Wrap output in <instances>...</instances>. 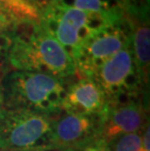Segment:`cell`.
<instances>
[{
    "label": "cell",
    "instance_id": "obj_1",
    "mask_svg": "<svg viewBox=\"0 0 150 151\" xmlns=\"http://www.w3.org/2000/svg\"><path fill=\"white\" fill-rule=\"evenodd\" d=\"M13 44L8 63L15 70L41 72L70 78L77 72L71 55L40 22L18 21L11 31Z\"/></svg>",
    "mask_w": 150,
    "mask_h": 151
},
{
    "label": "cell",
    "instance_id": "obj_2",
    "mask_svg": "<svg viewBox=\"0 0 150 151\" xmlns=\"http://www.w3.org/2000/svg\"><path fill=\"white\" fill-rule=\"evenodd\" d=\"M69 79L41 72H7L0 82L4 108L57 116L62 112V104Z\"/></svg>",
    "mask_w": 150,
    "mask_h": 151
},
{
    "label": "cell",
    "instance_id": "obj_3",
    "mask_svg": "<svg viewBox=\"0 0 150 151\" xmlns=\"http://www.w3.org/2000/svg\"><path fill=\"white\" fill-rule=\"evenodd\" d=\"M116 20L111 11L90 13L55 3L41 13L40 24L72 57L95 31Z\"/></svg>",
    "mask_w": 150,
    "mask_h": 151
},
{
    "label": "cell",
    "instance_id": "obj_4",
    "mask_svg": "<svg viewBox=\"0 0 150 151\" xmlns=\"http://www.w3.org/2000/svg\"><path fill=\"white\" fill-rule=\"evenodd\" d=\"M54 117L3 108L0 113V151L56 148L53 137Z\"/></svg>",
    "mask_w": 150,
    "mask_h": 151
},
{
    "label": "cell",
    "instance_id": "obj_5",
    "mask_svg": "<svg viewBox=\"0 0 150 151\" xmlns=\"http://www.w3.org/2000/svg\"><path fill=\"white\" fill-rule=\"evenodd\" d=\"M89 78L100 87L107 104L138 99H149V91L140 80L131 44L109 58Z\"/></svg>",
    "mask_w": 150,
    "mask_h": 151
},
{
    "label": "cell",
    "instance_id": "obj_6",
    "mask_svg": "<svg viewBox=\"0 0 150 151\" xmlns=\"http://www.w3.org/2000/svg\"><path fill=\"white\" fill-rule=\"evenodd\" d=\"M131 44L130 27L123 17L93 33L72 59L80 76L91 77L104 62Z\"/></svg>",
    "mask_w": 150,
    "mask_h": 151
},
{
    "label": "cell",
    "instance_id": "obj_7",
    "mask_svg": "<svg viewBox=\"0 0 150 151\" xmlns=\"http://www.w3.org/2000/svg\"><path fill=\"white\" fill-rule=\"evenodd\" d=\"M103 114L73 115L62 112L54 117L53 137L56 148L83 151L98 147Z\"/></svg>",
    "mask_w": 150,
    "mask_h": 151
},
{
    "label": "cell",
    "instance_id": "obj_8",
    "mask_svg": "<svg viewBox=\"0 0 150 151\" xmlns=\"http://www.w3.org/2000/svg\"><path fill=\"white\" fill-rule=\"evenodd\" d=\"M149 123V99H138L107 104L98 147L126 134L141 133Z\"/></svg>",
    "mask_w": 150,
    "mask_h": 151
},
{
    "label": "cell",
    "instance_id": "obj_9",
    "mask_svg": "<svg viewBox=\"0 0 150 151\" xmlns=\"http://www.w3.org/2000/svg\"><path fill=\"white\" fill-rule=\"evenodd\" d=\"M123 12L130 27L133 60L143 87L149 91L150 28L148 7L146 5L130 3L123 6Z\"/></svg>",
    "mask_w": 150,
    "mask_h": 151
},
{
    "label": "cell",
    "instance_id": "obj_10",
    "mask_svg": "<svg viewBox=\"0 0 150 151\" xmlns=\"http://www.w3.org/2000/svg\"><path fill=\"white\" fill-rule=\"evenodd\" d=\"M107 107L103 93L94 80L79 76L70 82L62 104V111L73 115L103 114Z\"/></svg>",
    "mask_w": 150,
    "mask_h": 151
},
{
    "label": "cell",
    "instance_id": "obj_11",
    "mask_svg": "<svg viewBox=\"0 0 150 151\" xmlns=\"http://www.w3.org/2000/svg\"><path fill=\"white\" fill-rule=\"evenodd\" d=\"M0 10L9 13L18 20L40 22V12L27 0H0Z\"/></svg>",
    "mask_w": 150,
    "mask_h": 151
},
{
    "label": "cell",
    "instance_id": "obj_12",
    "mask_svg": "<svg viewBox=\"0 0 150 151\" xmlns=\"http://www.w3.org/2000/svg\"><path fill=\"white\" fill-rule=\"evenodd\" d=\"M141 133L122 134L108 141L100 148L103 151H145L142 147Z\"/></svg>",
    "mask_w": 150,
    "mask_h": 151
},
{
    "label": "cell",
    "instance_id": "obj_13",
    "mask_svg": "<svg viewBox=\"0 0 150 151\" xmlns=\"http://www.w3.org/2000/svg\"><path fill=\"white\" fill-rule=\"evenodd\" d=\"M67 6L90 13H105L109 11L107 6L100 0H71Z\"/></svg>",
    "mask_w": 150,
    "mask_h": 151
},
{
    "label": "cell",
    "instance_id": "obj_14",
    "mask_svg": "<svg viewBox=\"0 0 150 151\" xmlns=\"http://www.w3.org/2000/svg\"><path fill=\"white\" fill-rule=\"evenodd\" d=\"M13 44V38L8 33H0V71L7 73L8 54Z\"/></svg>",
    "mask_w": 150,
    "mask_h": 151
},
{
    "label": "cell",
    "instance_id": "obj_15",
    "mask_svg": "<svg viewBox=\"0 0 150 151\" xmlns=\"http://www.w3.org/2000/svg\"><path fill=\"white\" fill-rule=\"evenodd\" d=\"M20 21L9 13L0 10V33H10L17 22Z\"/></svg>",
    "mask_w": 150,
    "mask_h": 151
},
{
    "label": "cell",
    "instance_id": "obj_16",
    "mask_svg": "<svg viewBox=\"0 0 150 151\" xmlns=\"http://www.w3.org/2000/svg\"><path fill=\"white\" fill-rule=\"evenodd\" d=\"M27 1L29 2L30 4H32L41 14V13L44 10H46L49 6L55 4L59 0H27Z\"/></svg>",
    "mask_w": 150,
    "mask_h": 151
},
{
    "label": "cell",
    "instance_id": "obj_17",
    "mask_svg": "<svg viewBox=\"0 0 150 151\" xmlns=\"http://www.w3.org/2000/svg\"><path fill=\"white\" fill-rule=\"evenodd\" d=\"M27 151H74L70 149H62V148H52V149H35V150H27Z\"/></svg>",
    "mask_w": 150,
    "mask_h": 151
},
{
    "label": "cell",
    "instance_id": "obj_18",
    "mask_svg": "<svg viewBox=\"0 0 150 151\" xmlns=\"http://www.w3.org/2000/svg\"><path fill=\"white\" fill-rule=\"evenodd\" d=\"M143 0H126V3H132L136 5H145V3H141Z\"/></svg>",
    "mask_w": 150,
    "mask_h": 151
},
{
    "label": "cell",
    "instance_id": "obj_19",
    "mask_svg": "<svg viewBox=\"0 0 150 151\" xmlns=\"http://www.w3.org/2000/svg\"><path fill=\"white\" fill-rule=\"evenodd\" d=\"M3 108H4V104H3V97H2L1 85H0V113H1V111H2Z\"/></svg>",
    "mask_w": 150,
    "mask_h": 151
},
{
    "label": "cell",
    "instance_id": "obj_20",
    "mask_svg": "<svg viewBox=\"0 0 150 151\" xmlns=\"http://www.w3.org/2000/svg\"><path fill=\"white\" fill-rule=\"evenodd\" d=\"M83 151H103V150L100 148V147H93V148H89V149H86Z\"/></svg>",
    "mask_w": 150,
    "mask_h": 151
},
{
    "label": "cell",
    "instance_id": "obj_21",
    "mask_svg": "<svg viewBox=\"0 0 150 151\" xmlns=\"http://www.w3.org/2000/svg\"><path fill=\"white\" fill-rule=\"evenodd\" d=\"M4 75H5V73H3V72L0 71V82H1V80H2L3 77H4Z\"/></svg>",
    "mask_w": 150,
    "mask_h": 151
}]
</instances>
